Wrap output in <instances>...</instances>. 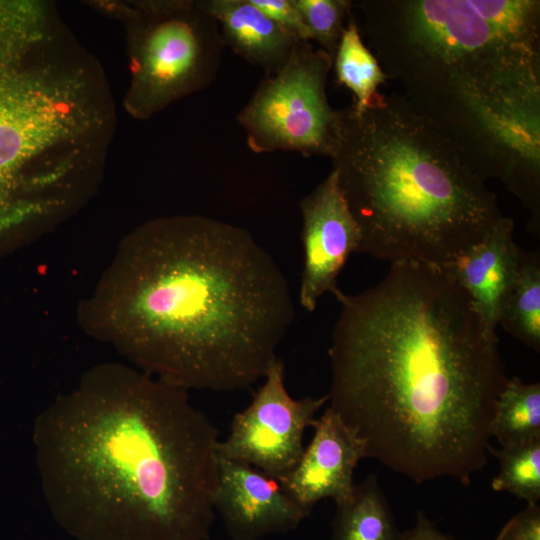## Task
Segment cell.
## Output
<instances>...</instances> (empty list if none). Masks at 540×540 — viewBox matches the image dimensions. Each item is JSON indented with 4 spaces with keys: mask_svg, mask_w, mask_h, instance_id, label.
I'll return each mask as SVG.
<instances>
[{
    "mask_svg": "<svg viewBox=\"0 0 540 540\" xmlns=\"http://www.w3.org/2000/svg\"><path fill=\"white\" fill-rule=\"evenodd\" d=\"M337 301L328 407L363 439L366 458L416 483L468 486L488 462L508 379L469 295L441 267L401 262Z\"/></svg>",
    "mask_w": 540,
    "mask_h": 540,
    "instance_id": "cell-1",
    "label": "cell"
},
{
    "mask_svg": "<svg viewBox=\"0 0 540 540\" xmlns=\"http://www.w3.org/2000/svg\"><path fill=\"white\" fill-rule=\"evenodd\" d=\"M294 317L288 282L254 237L195 214L134 229L83 309L94 336L187 392L264 378Z\"/></svg>",
    "mask_w": 540,
    "mask_h": 540,
    "instance_id": "cell-2",
    "label": "cell"
},
{
    "mask_svg": "<svg viewBox=\"0 0 540 540\" xmlns=\"http://www.w3.org/2000/svg\"><path fill=\"white\" fill-rule=\"evenodd\" d=\"M44 499L77 540H208L219 432L188 392L103 363L37 417Z\"/></svg>",
    "mask_w": 540,
    "mask_h": 540,
    "instance_id": "cell-3",
    "label": "cell"
},
{
    "mask_svg": "<svg viewBox=\"0 0 540 540\" xmlns=\"http://www.w3.org/2000/svg\"><path fill=\"white\" fill-rule=\"evenodd\" d=\"M359 11L383 72L482 178L506 161L517 121L540 123L538 0H364Z\"/></svg>",
    "mask_w": 540,
    "mask_h": 540,
    "instance_id": "cell-4",
    "label": "cell"
},
{
    "mask_svg": "<svg viewBox=\"0 0 540 540\" xmlns=\"http://www.w3.org/2000/svg\"><path fill=\"white\" fill-rule=\"evenodd\" d=\"M332 170L362 233L358 253L443 267L504 216L457 145L400 93L340 109Z\"/></svg>",
    "mask_w": 540,
    "mask_h": 540,
    "instance_id": "cell-5",
    "label": "cell"
},
{
    "mask_svg": "<svg viewBox=\"0 0 540 540\" xmlns=\"http://www.w3.org/2000/svg\"><path fill=\"white\" fill-rule=\"evenodd\" d=\"M116 124L101 64L62 20L0 57V236L45 227L84 204Z\"/></svg>",
    "mask_w": 540,
    "mask_h": 540,
    "instance_id": "cell-6",
    "label": "cell"
},
{
    "mask_svg": "<svg viewBox=\"0 0 540 540\" xmlns=\"http://www.w3.org/2000/svg\"><path fill=\"white\" fill-rule=\"evenodd\" d=\"M90 3L124 30L129 81L122 105L133 119L149 120L215 80L225 45L199 0Z\"/></svg>",
    "mask_w": 540,
    "mask_h": 540,
    "instance_id": "cell-7",
    "label": "cell"
},
{
    "mask_svg": "<svg viewBox=\"0 0 540 540\" xmlns=\"http://www.w3.org/2000/svg\"><path fill=\"white\" fill-rule=\"evenodd\" d=\"M332 67L330 54L298 41L284 66L260 81L236 117L252 152L335 155L340 110L330 105L326 92Z\"/></svg>",
    "mask_w": 540,
    "mask_h": 540,
    "instance_id": "cell-8",
    "label": "cell"
},
{
    "mask_svg": "<svg viewBox=\"0 0 540 540\" xmlns=\"http://www.w3.org/2000/svg\"><path fill=\"white\" fill-rule=\"evenodd\" d=\"M284 378V363L277 357L250 404L233 417L229 435L218 447L219 457L248 464L276 480L298 464L305 449V430L328 403L327 394L293 398Z\"/></svg>",
    "mask_w": 540,
    "mask_h": 540,
    "instance_id": "cell-9",
    "label": "cell"
},
{
    "mask_svg": "<svg viewBox=\"0 0 540 540\" xmlns=\"http://www.w3.org/2000/svg\"><path fill=\"white\" fill-rule=\"evenodd\" d=\"M304 262L299 302L308 312L325 293L338 299L337 279L349 255L359 252L362 233L334 170L300 201Z\"/></svg>",
    "mask_w": 540,
    "mask_h": 540,
    "instance_id": "cell-10",
    "label": "cell"
},
{
    "mask_svg": "<svg viewBox=\"0 0 540 540\" xmlns=\"http://www.w3.org/2000/svg\"><path fill=\"white\" fill-rule=\"evenodd\" d=\"M214 510L232 540H259L296 529L312 509L293 499L278 480L219 457Z\"/></svg>",
    "mask_w": 540,
    "mask_h": 540,
    "instance_id": "cell-11",
    "label": "cell"
},
{
    "mask_svg": "<svg viewBox=\"0 0 540 540\" xmlns=\"http://www.w3.org/2000/svg\"><path fill=\"white\" fill-rule=\"evenodd\" d=\"M312 427L313 438L300 461L278 482L293 499L310 509L325 498L343 503L354 491L355 468L366 458L365 442L330 407Z\"/></svg>",
    "mask_w": 540,
    "mask_h": 540,
    "instance_id": "cell-12",
    "label": "cell"
},
{
    "mask_svg": "<svg viewBox=\"0 0 540 540\" xmlns=\"http://www.w3.org/2000/svg\"><path fill=\"white\" fill-rule=\"evenodd\" d=\"M514 222L503 216L477 245L441 267L469 295L485 330L498 337V310L511 282L520 247L513 238Z\"/></svg>",
    "mask_w": 540,
    "mask_h": 540,
    "instance_id": "cell-13",
    "label": "cell"
},
{
    "mask_svg": "<svg viewBox=\"0 0 540 540\" xmlns=\"http://www.w3.org/2000/svg\"><path fill=\"white\" fill-rule=\"evenodd\" d=\"M219 25L225 47L264 70L279 71L298 40L280 27L251 0H199Z\"/></svg>",
    "mask_w": 540,
    "mask_h": 540,
    "instance_id": "cell-14",
    "label": "cell"
},
{
    "mask_svg": "<svg viewBox=\"0 0 540 540\" xmlns=\"http://www.w3.org/2000/svg\"><path fill=\"white\" fill-rule=\"evenodd\" d=\"M540 351V255L520 248L515 273L498 310V326Z\"/></svg>",
    "mask_w": 540,
    "mask_h": 540,
    "instance_id": "cell-15",
    "label": "cell"
},
{
    "mask_svg": "<svg viewBox=\"0 0 540 540\" xmlns=\"http://www.w3.org/2000/svg\"><path fill=\"white\" fill-rule=\"evenodd\" d=\"M390 506L375 475L355 484L350 498L336 504L332 540H400Z\"/></svg>",
    "mask_w": 540,
    "mask_h": 540,
    "instance_id": "cell-16",
    "label": "cell"
},
{
    "mask_svg": "<svg viewBox=\"0 0 540 540\" xmlns=\"http://www.w3.org/2000/svg\"><path fill=\"white\" fill-rule=\"evenodd\" d=\"M337 81L354 94L351 105L357 112L366 109L387 80L379 62L365 44L353 10L333 57Z\"/></svg>",
    "mask_w": 540,
    "mask_h": 540,
    "instance_id": "cell-17",
    "label": "cell"
},
{
    "mask_svg": "<svg viewBox=\"0 0 540 540\" xmlns=\"http://www.w3.org/2000/svg\"><path fill=\"white\" fill-rule=\"evenodd\" d=\"M490 431L501 446L540 438V383L507 379L496 402Z\"/></svg>",
    "mask_w": 540,
    "mask_h": 540,
    "instance_id": "cell-18",
    "label": "cell"
},
{
    "mask_svg": "<svg viewBox=\"0 0 540 540\" xmlns=\"http://www.w3.org/2000/svg\"><path fill=\"white\" fill-rule=\"evenodd\" d=\"M488 453L498 459L500 471L491 483L495 491L537 503L540 499V438L494 448Z\"/></svg>",
    "mask_w": 540,
    "mask_h": 540,
    "instance_id": "cell-19",
    "label": "cell"
},
{
    "mask_svg": "<svg viewBox=\"0 0 540 540\" xmlns=\"http://www.w3.org/2000/svg\"><path fill=\"white\" fill-rule=\"evenodd\" d=\"M308 30L310 41L334 57L347 19L352 11L349 0H293Z\"/></svg>",
    "mask_w": 540,
    "mask_h": 540,
    "instance_id": "cell-20",
    "label": "cell"
},
{
    "mask_svg": "<svg viewBox=\"0 0 540 540\" xmlns=\"http://www.w3.org/2000/svg\"><path fill=\"white\" fill-rule=\"evenodd\" d=\"M262 12L298 41L310 42L308 30L293 0H251Z\"/></svg>",
    "mask_w": 540,
    "mask_h": 540,
    "instance_id": "cell-21",
    "label": "cell"
},
{
    "mask_svg": "<svg viewBox=\"0 0 540 540\" xmlns=\"http://www.w3.org/2000/svg\"><path fill=\"white\" fill-rule=\"evenodd\" d=\"M495 540H540V507L537 503H528L513 516Z\"/></svg>",
    "mask_w": 540,
    "mask_h": 540,
    "instance_id": "cell-22",
    "label": "cell"
},
{
    "mask_svg": "<svg viewBox=\"0 0 540 540\" xmlns=\"http://www.w3.org/2000/svg\"><path fill=\"white\" fill-rule=\"evenodd\" d=\"M400 540H455L440 532L422 511L417 512L415 526L401 533Z\"/></svg>",
    "mask_w": 540,
    "mask_h": 540,
    "instance_id": "cell-23",
    "label": "cell"
}]
</instances>
